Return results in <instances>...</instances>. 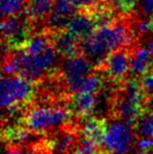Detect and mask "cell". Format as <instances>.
<instances>
[{"mask_svg": "<svg viewBox=\"0 0 153 154\" xmlns=\"http://www.w3.org/2000/svg\"><path fill=\"white\" fill-rule=\"evenodd\" d=\"M132 32L123 20L98 26L80 41V53L98 68L111 53L132 42Z\"/></svg>", "mask_w": 153, "mask_h": 154, "instance_id": "obj_1", "label": "cell"}, {"mask_svg": "<svg viewBox=\"0 0 153 154\" xmlns=\"http://www.w3.org/2000/svg\"><path fill=\"white\" fill-rule=\"evenodd\" d=\"M59 56L54 45L36 55L18 47L12 49L8 57L3 59V73L19 75L36 83L54 72Z\"/></svg>", "mask_w": 153, "mask_h": 154, "instance_id": "obj_2", "label": "cell"}, {"mask_svg": "<svg viewBox=\"0 0 153 154\" xmlns=\"http://www.w3.org/2000/svg\"><path fill=\"white\" fill-rule=\"evenodd\" d=\"M146 100L147 97L139 79L130 78L125 80L115 100L113 108L116 119L128 125L135 126L139 119L144 113Z\"/></svg>", "mask_w": 153, "mask_h": 154, "instance_id": "obj_3", "label": "cell"}, {"mask_svg": "<svg viewBox=\"0 0 153 154\" xmlns=\"http://www.w3.org/2000/svg\"><path fill=\"white\" fill-rule=\"evenodd\" d=\"M72 118V111L65 106L48 105L34 107L25 113L24 124L35 133L64 127Z\"/></svg>", "mask_w": 153, "mask_h": 154, "instance_id": "obj_4", "label": "cell"}, {"mask_svg": "<svg viewBox=\"0 0 153 154\" xmlns=\"http://www.w3.org/2000/svg\"><path fill=\"white\" fill-rule=\"evenodd\" d=\"M35 93L34 82L19 75H3L1 80V106L3 110L25 107Z\"/></svg>", "mask_w": 153, "mask_h": 154, "instance_id": "obj_5", "label": "cell"}, {"mask_svg": "<svg viewBox=\"0 0 153 154\" xmlns=\"http://www.w3.org/2000/svg\"><path fill=\"white\" fill-rule=\"evenodd\" d=\"M93 64L83 55L64 58L60 64L59 75L66 90L76 94L81 88L84 80L92 73Z\"/></svg>", "mask_w": 153, "mask_h": 154, "instance_id": "obj_6", "label": "cell"}, {"mask_svg": "<svg viewBox=\"0 0 153 154\" xmlns=\"http://www.w3.org/2000/svg\"><path fill=\"white\" fill-rule=\"evenodd\" d=\"M134 138L132 126L116 119L106 125L102 147L110 154H126L132 149Z\"/></svg>", "mask_w": 153, "mask_h": 154, "instance_id": "obj_7", "label": "cell"}, {"mask_svg": "<svg viewBox=\"0 0 153 154\" xmlns=\"http://www.w3.org/2000/svg\"><path fill=\"white\" fill-rule=\"evenodd\" d=\"M31 23L24 13L3 17L1 22L2 42L6 43L12 49L21 47L31 36Z\"/></svg>", "mask_w": 153, "mask_h": 154, "instance_id": "obj_8", "label": "cell"}, {"mask_svg": "<svg viewBox=\"0 0 153 154\" xmlns=\"http://www.w3.org/2000/svg\"><path fill=\"white\" fill-rule=\"evenodd\" d=\"M131 51L128 47H122L111 53L105 61L98 67L105 73L110 81L115 83H123L130 73Z\"/></svg>", "mask_w": 153, "mask_h": 154, "instance_id": "obj_9", "label": "cell"}, {"mask_svg": "<svg viewBox=\"0 0 153 154\" xmlns=\"http://www.w3.org/2000/svg\"><path fill=\"white\" fill-rule=\"evenodd\" d=\"M77 144L78 133L74 127L61 128L44 142L45 148L50 154H69L75 151Z\"/></svg>", "mask_w": 153, "mask_h": 154, "instance_id": "obj_10", "label": "cell"}, {"mask_svg": "<svg viewBox=\"0 0 153 154\" xmlns=\"http://www.w3.org/2000/svg\"><path fill=\"white\" fill-rule=\"evenodd\" d=\"M96 23L87 8H80L69 18L66 29L80 41L96 29Z\"/></svg>", "mask_w": 153, "mask_h": 154, "instance_id": "obj_11", "label": "cell"}, {"mask_svg": "<svg viewBox=\"0 0 153 154\" xmlns=\"http://www.w3.org/2000/svg\"><path fill=\"white\" fill-rule=\"evenodd\" d=\"M51 35H53V45L60 56L68 58L79 55L80 40L72 34H70L66 29L54 32H51Z\"/></svg>", "mask_w": 153, "mask_h": 154, "instance_id": "obj_12", "label": "cell"}, {"mask_svg": "<svg viewBox=\"0 0 153 154\" xmlns=\"http://www.w3.org/2000/svg\"><path fill=\"white\" fill-rule=\"evenodd\" d=\"M152 58L148 47L139 45L131 51L130 58V73L133 78H141L150 71Z\"/></svg>", "mask_w": 153, "mask_h": 154, "instance_id": "obj_13", "label": "cell"}, {"mask_svg": "<svg viewBox=\"0 0 153 154\" xmlns=\"http://www.w3.org/2000/svg\"><path fill=\"white\" fill-rule=\"evenodd\" d=\"M55 5V0H27L24 14L32 23L46 21L51 14Z\"/></svg>", "mask_w": 153, "mask_h": 154, "instance_id": "obj_14", "label": "cell"}, {"mask_svg": "<svg viewBox=\"0 0 153 154\" xmlns=\"http://www.w3.org/2000/svg\"><path fill=\"white\" fill-rule=\"evenodd\" d=\"M99 103V93L80 92L74 94L72 108L80 118H88Z\"/></svg>", "mask_w": 153, "mask_h": 154, "instance_id": "obj_15", "label": "cell"}, {"mask_svg": "<svg viewBox=\"0 0 153 154\" xmlns=\"http://www.w3.org/2000/svg\"><path fill=\"white\" fill-rule=\"evenodd\" d=\"M105 129H106V124L104 123V121L94 116L85 118V121L82 124V133L84 137L94 140L101 146L104 140Z\"/></svg>", "mask_w": 153, "mask_h": 154, "instance_id": "obj_16", "label": "cell"}, {"mask_svg": "<svg viewBox=\"0 0 153 154\" xmlns=\"http://www.w3.org/2000/svg\"><path fill=\"white\" fill-rule=\"evenodd\" d=\"M135 131L142 137L153 138V112L144 111L135 124Z\"/></svg>", "mask_w": 153, "mask_h": 154, "instance_id": "obj_17", "label": "cell"}, {"mask_svg": "<svg viewBox=\"0 0 153 154\" xmlns=\"http://www.w3.org/2000/svg\"><path fill=\"white\" fill-rule=\"evenodd\" d=\"M77 5L72 0H55L53 14L69 20V18L78 12Z\"/></svg>", "mask_w": 153, "mask_h": 154, "instance_id": "obj_18", "label": "cell"}, {"mask_svg": "<svg viewBox=\"0 0 153 154\" xmlns=\"http://www.w3.org/2000/svg\"><path fill=\"white\" fill-rule=\"evenodd\" d=\"M27 0H1V13L3 17H10L24 13Z\"/></svg>", "mask_w": 153, "mask_h": 154, "instance_id": "obj_19", "label": "cell"}, {"mask_svg": "<svg viewBox=\"0 0 153 154\" xmlns=\"http://www.w3.org/2000/svg\"><path fill=\"white\" fill-rule=\"evenodd\" d=\"M100 149L101 145L94 140L84 137L78 142L74 154H102Z\"/></svg>", "mask_w": 153, "mask_h": 154, "instance_id": "obj_20", "label": "cell"}, {"mask_svg": "<svg viewBox=\"0 0 153 154\" xmlns=\"http://www.w3.org/2000/svg\"><path fill=\"white\" fill-rule=\"evenodd\" d=\"M139 2V0H108V4L113 11L123 14L129 13Z\"/></svg>", "mask_w": 153, "mask_h": 154, "instance_id": "obj_21", "label": "cell"}, {"mask_svg": "<svg viewBox=\"0 0 153 154\" xmlns=\"http://www.w3.org/2000/svg\"><path fill=\"white\" fill-rule=\"evenodd\" d=\"M134 29L136 35H145L153 32V19L149 18V17L139 19L134 23Z\"/></svg>", "mask_w": 153, "mask_h": 154, "instance_id": "obj_22", "label": "cell"}, {"mask_svg": "<svg viewBox=\"0 0 153 154\" xmlns=\"http://www.w3.org/2000/svg\"><path fill=\"white\" fill-rule=\"evenodd\" d=\"M139 82L146 97H153V70L148 71L143 77L139 78Z\"/></svg>", "mask_w": 153, "mask_h": 154, "instance_id": "obj_23", "label": "cell"}, {"mask_svg": "<svg viewBox=\"0 0 153 154\" xmlns=\"http://www.w3.org/2000/svg\"><path fill=\"white\" fill-rule=\"evenodd\" d=\"M137 147L142 153H146L152 151L153 149V138L141 137L137 140Z\"/></svg>", "mask_w": 153, "mask_h": 154, "instance_id": "obj_24", "label": "cell"}, {"mask_svg": "<svg viewBox=\"0 0 153 154\" xmlns=\"http://www.w3.org/2000/svg\"><path fill=\"white\" fill-rule=\"evenodd\" d=\"M141 11L146 17L153 18V0H139Z\"/></svg>", "mask_w": 153, "mask_h": 154, "instance_id": "obj_25", "label": "cell"}, {"mask_svg": "<svg viewBox=\"0 0 153 154\" xmlns=\"http://www.w3.org/2000/svg\"><path fill=\"white\" fill-rule=\"evenodd\" d=\"M75 2V4L77 5V8H88L91 6L96 5V4L102 2V0H72Z\"/></svg>", "mask_w": 153, "mask_h": 154, "instance_id": "obj_26", "label": "cell"}, {"mask_svg": "<svg viewBox=\"0 0 153 154\" xmlns=\"http://www.w3.org/2000/svg\"><path fill=\"white\" fill-rule=\"evenodd\" d=\"M149 51H150V55H151V58H152V60H153V39L151 41H150V43H149Z\"/></svg>", "mask_w": 153, "mask_h": 154, "instance_id": "obj_27", "label": "cell"}]
</instances>
